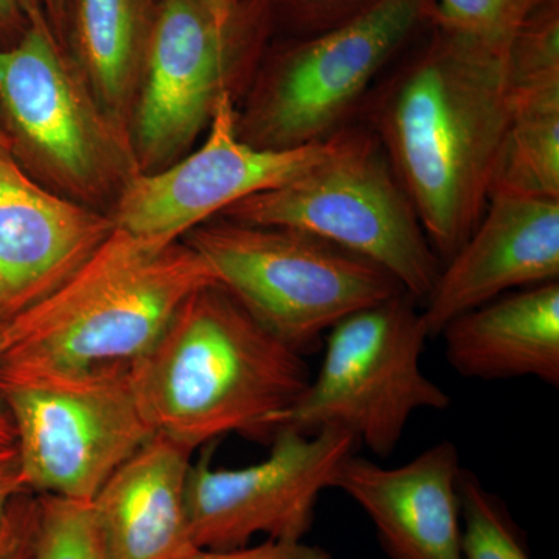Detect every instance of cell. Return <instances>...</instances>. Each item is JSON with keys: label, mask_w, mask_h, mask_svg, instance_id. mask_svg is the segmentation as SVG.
<instances>
[{"label": "cell", "mask_w": 559, "mask_h": 559, "mask_svg": "<svg viewBox=\"0 0 559 559\" xmlns=\"http://www.w3.org/2000/svg\"><path fill=\"white\" fill-rule=\"evenodd\" d=\"M425 33L382 73L359 114L444 263L491 198L511 120L509 49L432 21Z\"/></svg>", "instance_id": "1"}, {"label": "cell", "mask_w": 559, "mask_h": 559, "mask_svg": "<svg viewBox=\"0 0 559 559\" xmlns=\"http://www.w3.org/2000/svg\"><path fill=\"white\" fill-rule=\"evenodd\" d=\"M130 378L154 433L190 451L231 432L272 436L311 382L305 355L263 329L219 283L180 307Z\"/></svg>", "instance_id": "2"}, {"label": "cell", "mask_w": 559, "mask_h": 559, "mask_svg": "<svg viewBox=\"0 0 559 559\" xmlns=\"http://www.w3.org/2000/svg\"><path fill=\"white\" fill-rule=\"evenodd\" d=\"M215 272L186 241L116 229L50 296L2 323L0 371L131 367Z\"/></svg>", "instance_id": "3"}, {"label": "cell", "mask_w": 559, "mask_h": 559, "mask_svg": "<svg viewBox=\"0 0 559 559\" xmlns=\"http://www.w3.org/2000/svg\"><path fill=\"white\" fill-rule=\"evenodd\" d=\"M219 218L310 234L380 266L419 304L443 266L380 143L364 124L297 178L245 198Z\"/></svg>", "instance_id": "4"}, {"label": "cell", "mask_w": 559, "mask_h": 559, "mask_svg": "<svg viewBox=\"0 0 559 559\" xmlns=\"http://www.w3.org/2000/svg\"><path fill=\"white\" fill-rule=\"evenodd\" d=\"M182 241L263 329L300 355L353 312L406 293L377 264L305 231L218 216Z\"/></svg>", "instance_id": "5"}, {"label": "cell", "mask_w": 559, "mask_h": 559, "mask_svg": "<svg viewBox=\"0 0 559 559\" xmlns=\"http://www.w3.org/2000/svg\"><path fill=\"white\" fill-rule=\"evenodd\" d=\"M433 10L436 0H380L341 27L289 44L237 110L238 134L257 148L294 150L345 130Z\"/></svg>", "instance_id": "6"}, {"label": "cell", "mask_w": 559, "mask_h": 559, "mask_svg": "<svg viewBox=\"0 0 559 559\" xmlns=\"http://www.w3.org/2000/svg\"><path fill=\"white\" fill-rule=\"evenodd\" d=\"M418 304L400 293L334 325L325 334L318 377L280 415L274 432L342 429L371 454L388 457L412 415L448 409L450 393L421 369L430 336Z\"/></svg>", "instance_id": "7"}, {"label": "cell", "mask_w": 559, "mask_h": 559, "mask_svg": "<svg viewBox=\"0 0 559 559\" xmlns=\"http://www.w3.org/2000/svg\"><path fill=\"white\" fill-rule=\"evenodd\" d=\"M0 109L22 156L64 197L116 201L140 173L130 134L103 110L44 13L0 49Z\"/></svg>", "instance_id": "8"}, {"label": "cell", "mask_w": 559, "mask_h": 559, "mask_svg": "<svg viewBox=\"0 0 559 559\" xmlns=\"http://www.w3.org/2000/svg\"><path fill=\"white\" fill-rule=\"evenodd\" d=\"M259 0H156L130 123L140 173L186 156L257 49Z\"/></svg>", "instance_id": "9"}, {"label": "cell", "mask_w": 559, "mask_h": 559, "mask_svg": "<svg viewBox=\"0 0 559 559\" xmlns=\"http://www.w3.org/2000/svg\"><path fill=\"white\" fill-rule=\"evenodd\" d=\"M21 476L35 495L92 500L121 463L156 436L130 367L0 371Z\"/></svg>", "instance_id": "10"}, {"label": "cell", "mask_w": 559, "mask_h": 559, "mask_svg": "<svg viewBox=\"0 0 559 559\" xmlns=\"http://www.w3.org/2000/svg\"><path fill=\"white\" fill-rule=\"evenodd\" d=\"M352 433L326 428L305 433L278 428L270 455L242 468H215L213 443L191 463L187 481L190 538L197 549L249 546L257 535L304 540L320 495L333 487L342 460L355 452Z\"/></svg>", "instance_id": "11"}, {"label": "cell", "mask_w": 559, "mask_h": 559, "mask_svg": "<svg viewBox=\"0 0 559 559\" xmlns=\"http://www.w3.org/2000/svg\"><path fill=\"white\" fill-rule=\"evenodd\" d=\"M336 135L294 150L257 148L238 134L235 97L226 94L200 148L135 175L114 201L110 218L139 240L173 245L245 198L297 178L333 150Z\"/></svg>", "instance_id": "12"}, {"label": "cell", "mask_w": 559, "mask_h": 559, "mask_svg": "<svg viewBox=\"0 0 559 559\" xmlns=\"http://www.w3.org/2000/svg\"><path fill=\"white\" fill-rule=\"evenodd\" d=\"M114 230L110 215L33 178L0 132V325L60 288Z\"/></svg>", "instance_id": "13"}, {"label": "cell", "mask_w": 559, "mask_h": 559, "mask_svg": "<svg viewBox=\"0 0 559 559\" xmlns=\"http://www.w3.org/2000/svg\"><path fill=\"white\" fill-rule=\"evenodd\" d=\"M559 278V200L492 194L476 229L444 261L421 304L430 337L514 289Z\"/></svg>", "instance_id": "14"}, {"label": "cell", "mask_w": 559, "mask_h": 559, "mask_svg": "<svg viewBox=\"0 0 559 559\" xmlns=\"http://www.w3.org/2000/svg\"><path fill=\"white\" fill-rule=\"evenodd\" d=\"M460 473L457 447L440 441L393 468L353 452L331 488L366 511L390 559H462Z\"/></svg>", "instance_id": "15"}, {"label": "cell", "mask_w": 559, "mask_h": 559, "mask_svg": "<svg viewBox=\"0 0 559 559\" xmlns=\"http://www.w3.org/2000/svg\"><path fill=\"white\" fill-rule=\"evenodd\" d=\"M189 448L153 436L92 499L108 559H179L197 549L187 514Z\"/></svg>", "instance_id": "16"}, {"label": "cell", "mask_w": 559, "mask_h": 559, "mask_svg": "<svg viewBox=\"0 0 559 559\" xmlns=\"http://www.w3.org/2000/svg\"><path fill=\"white\" fill-rule=\"evenodd\" d=\"M439 336L469 380L536 378L559 385V282L511 290L452 319Z\"/></svg>", "instance_id": "17"}, {"label": "cell", "mask_w": 559, "mask_h": 559, "mask_svg": "<svg viewBox=\"0 0 559 559\" xmlns=\"http://www.w3.org/2000/svg\"><path fill=\"white\" fill-rule=\"evenodd\" d=\"M151 16L146 0H75L76 66L103 110L128 134Z\"/></svg>", "instance_id": "18"}, {"label": "cell", "mask_w": 559, "mask_h": 559, "mask_svg": "<svg viewBox=\"0 0 559 559\" xmlns=\"http://www.w3.org/2000/svg\"><path fill=\"white\" fill-rule=\"evenodd\" d=\"M492 194L559 200V108L511 114Z\"/></svg>", "instance_id": "19"}, {"label": "cell", "mask_w": 559, "mask_h": 559, "mask_svg": "<svg viewBox=\"0 0 559 559\" xmlns=\"http://www.w3.org/2000/svg\"><path fill=\"white\" fill-rule=\"evenodd\" d=\"M510 108L559 105V0L539 7L507 53Z\"/></svg>", "instance_id": "20"}, {"label": "cell", "mask_w": 559, "mask_h": 559, "mask_svg": "<svg viewBox=\"0 0 559 559\" xmlns=\"http://www.w3.org/2000/svg\"><path fill=\"white\" fill-rule=\"evenodd\" d=\"M462 559H533L503 500L462 468L459 479Z\"/></svg>", "instance_id": "21"}, {"label": "cell", "mask_w": 559, "mask_h": 559, "mask_svg": "<svg viewBox=\"0 0 559 559\" xmlns=\"http://www.w3.org/2000/svg\"><path fill=\"white\" fill-rule=\"evenodd\" d=\"M39 522L33 559H108L92 500L38 495Z\"/></svg>", "instance_id": "22"}, {"label": "cell", "mask_w": 559, "mask_h": 559, "mask_svg": "<svg viewBox=\"0 0 559 559\" xmlns=\"http://www.w3.org/2000/svg\"><path fill=\"white\" fill-rule=\"evenodd\" d=\"M549 0H436L432 22L444 31L509 49L524 22Z\"/></svg>", "instance_id": "23"}, {"label": "cell", "mask_w": 559, "mask_h": 559, "mask_svg": "<svg viewBox=\"0 0 559 559\" xmlns=\"http://www.w3.org/2000/svg\"><path fill=\"white\" fill-rule=\"evenodd\" d=\"M38 522V495L21 492L0 522V559H33Z\"/></svg>", "instance_id": "24"}, {"label": "cell", "mask_w": 559, "mask_h": 559, "mask_svg": "<svg viewBox=\"0 0 559 559\" xmlns=\"http://www.w3.org/2000/svg\"><path fill=\"white\" fill-rule=\"evenodd\" d=\"M285 3L299 24L301 38L319 35L356 20L380 0H275Z\"/></svg>", "instance_id": "25"}, {"label": "cell", "mask_w": 559, "mask_h": 559, "mask_svg": "<svg viewBox=\"0 0 559 559\" xmlns=\"http://www.w3.org/2000/svg\"><path fill=\"white\" fill-rule=\"evenodd\" d=\"M179 559H333L323 547L305 540L266 539L257 546L230 550L193 549Z\"/></svg>", "instance_id": "26"}, {"label": "cell", "mask_w": 559, "mask_h": 559, "mask_svg": "<svg viewBox=\"0 0 559 559\" xmlns=\"http://www.w3.org/2000/svg\"><path fill=\"white\" fill-rule=\"evenodd\" d=\"M24 491L27 489L22 481L16 444L0 448V522L5 518L13 500Z\"/></svg>", "instance_id": "27"}, {"label": "cell", "mask_w": 559, "mask_h": 559, "mask_svg": "<svg viewBox=\"0 0 559 559\" xmlns=\"http://www.w3.org/2000/svg\"><path fill=\"white\" fill-rule=\"evenodd\" d=\"M39 13L43 10L38 0H0V32L25 28Z\"/></svg>", "instance_id": "28"}, {"label": "cell", "mask_w": 559, "mask_h": 559, "mask_svg": "<svg viewBox=\"0 0 559 559\" xmlns=\"http://www.w3.org/2000/svg\"><path fill=\"white\" fill-rule=\"evenodd\" d=\"M0 355H2V325H0ZM16 444L13 419L5 404L0 400V448H10Z\"/></svg>", "instance_id": "29"}, {"label": "cell", "mask_w": 559, "mask_h": 559, "mask_svg": "<svg viewBox=\"0 0 559 559\" xmlns=\"http://www.w3.org/2000/svg\"><path fill=\"white\" fill-rule=\"evenodd\" d=\"M44 3H46L47 13H49L51 28L57 31V38L60 39L68 0H44Z\"/></svg>", "instance_id": "30"}, {"label": "cell", "mask_w": 559, "mask_h": 559, "mask_svg": "<svg viewBox=\"0 0 559 559\" xmlns=\"http://www.w3.org/2000/svg\"><path fill=\"white\" fill-rule=\"evenodd\" d=\"M146 2H148V5L151 7V9L154 10V5H156V0H146Z\"/></svg>", "instance_id": "31"}, {"label": "cell", "mask_w": 559, "mask_h": 559, "mask_svg": "<svg viewBox=\"0 0 559 559\" xmlns=\"http://www.w3.org/2000/svg\"><path fill=\"white\" fill-rule=\"evenodd\" d=\"M0 132H2V131H0Z\"/></svg>", "instance_id": "32"}]
</instances>
